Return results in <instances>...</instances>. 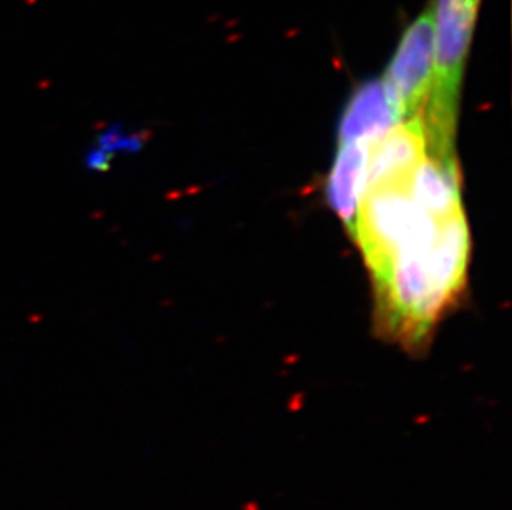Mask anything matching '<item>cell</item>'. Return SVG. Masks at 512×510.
<instances>
[{
	"mask_svg": "<svg viewBox=\"0 0 512 510\" xmlns=\"http://www.w3.org/2000/svg\"><path fill=\"white\" fill-rule=\"evenodd\" d=\"M481 0H433L435 67L430 95L421 118L428 150L440 156L455 153L459 95Z\"/></svg>",
	"mask_w": 512,
	"mask_h": 510,
	"instance_id": "6da1fadb",
	"label": "cell"
},
{
	"mask_svg": "<svg viewBox=\"0 0 512 510\" xmlns=\"http://www.w3.org/2000/svg\"><path fill=\"white\" fill-rule=\"evenodd\" d=\"M435 67V24L431 4L406 27L382 83L398 120L421 115Z\"/></svg>",
	"mask_w": 512,
	"mask_h": 510,
	"instance_id": "7a4b0ae2",
	"label": "cell"
},
{
	"mask_svg": "<svg viewBox=\"0 0 512 510\" xmlns=\"http://www.w3.org/2000/svg\"><path fill=\"white\" fill-rule=\"evenodd\" d=\"M398 116L388 102L382 80L365 82L355 90L340 121L339 140H377L398 123Z\"/></svg>",
	"mask_w": 512,
	"mask_h": 510,
	"instance_id": "3957f363",
	"label": "cell"
},
{
	"mask_svg": "<svg viewBox=\"0 0 512 510\" xmlns=\"http://www.w3.org/2000/svg\"><path fill=\"white\" fill-rule=\"evenodd\" d=\"M380 138V136H378ZM375 140H357L340 145L334 169L327 184V196L348 231L355 229L358 199L362 194L370 146Z\"/></svg>",
	"mask_w": 512,
	"mask_h": 510,
	"instance_id": "277c9868",
	"label": "cell"
},
{
	"mask_svg": "<svg viewBox=\"0 0 512 510\" xmlns=\"http://www.w3.org/2000/svg\"><path fill=\"white\" fill-rule=\"evenodd\" d=\"M143 135L123 123H112L98 131L87 150L83 151L82 164L90 174L107 173L116 159L136 153L143 148Z\"/></svg>",
	"mask_w": 512,
	"mask_h": 510,
	"instance_id": "5b68a950",
	"label": "cell"
}]
</instances>
